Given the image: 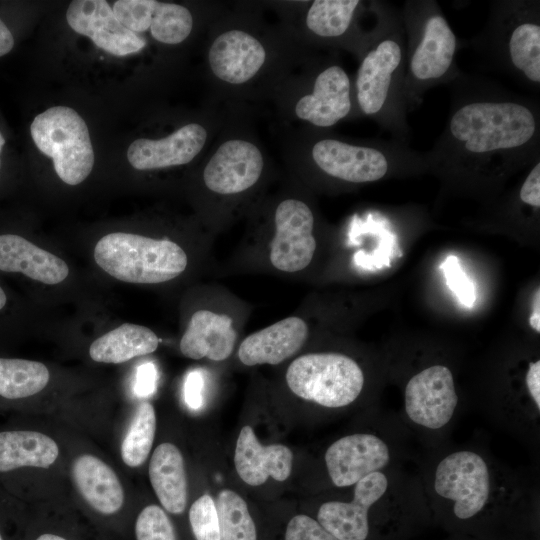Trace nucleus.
Segmentation results:
<instances>
[{
  "label": "nucleus",
  "instance_id": "f257e3e1",
  "mask_svg": "<svg viewBox=\"0 0 540 540\" xmlns=\"http://www.w3.org/2000/svg\"><path fill=\"white\" fill-rule=\"evenodd\" d=\"M539 108L494 84L461 78L455 83L445 128L425 154L464 168L539 158Z\"/></svg>",
  "mask_w": 540,
  "mask_h": 540
},
{
  "label": "nucleus",
  "instance_id": "f03ea898",
  "mask_svg": "<svg viewBox=\"0 0 540 540\" xmlns=\"http://www.w3.org/2000/svg\"><path fill=\"white\" fill-rule=\"evenodd\" d=\"M404 22L408 34L403 95L406 105H416L435 84L454 76L457 37L432 1L408 2Z\"/></svg>",
  "mask_w": 540,
  "mask_h": 540
},
{
  "label": "nucleus",
  "instance_id": "7ed1b4c3",
  "mask_svg": "<svg viewBox=\"0 0 540 540\" xmlns=\"http://www.w3.org/2000/svg\"><path fill=\"white\" fill-rule=\"evenodd\" d=\"M397 19H388L381 36L361 61L356 78L360 110L381 120L402 138L407 136L403 82L406 46Z\"/></svg>",
  "mask_w": 540,
  "mask_h": 540
},
{
  "label": "nucleus",
  "instance_id": "20e7f679",
  "mask_svg": "<svg viewBox=\"0 0 540 540\" xmlns=\"http://www.w3.org/2000/svg\"><path fill=\"white\" fill-rule=\"evenodd\" d=\"M539 2L501 1L481 36L484 54L520 82L540 85Z\"/></svg>",
  "mask_w": 540,
  "mask_h": 540
},
{
  "label": "nucleus",
  "instance_id": "39448f33",
  "mask_svg": "<svg viewBox=\"0 0 540 540\" xmlns=\"http://www.w3.org/2000/svg\"><path fill=\"white\" fill-rule=\"evenodd\" d=\"M94 259L112 277L135 284L172 280L188 262L185 251L175 242L124 232L103 236L94 248Z\"/></svg>",
  "mask_w": 540,
  "mask_h": 540
},
{
  "label": "nucleus",
  "instance_id": "423d86ee",
  "mask_svg": "<svg viewBox=\"0 0 540 540\" xmlns=\"http://www.w3.org/2000/svg\"><path fill=\"white\" fill-rule=\"evenodd\" d=\"M37 148L53 160L58 177L78 185L91 173L94 152L88 127L72 108L54 106L37 115L30 126Z\"/></svg>",
  "mask_w": 540,
  "mask_h": 540
},
{
  "label": "nucleus",
  "instance_id": "0eeeda50",
  "mask_svg": "<svg viewBox=\"0 0 540 540\" xmlns=\"http://www.w3.org/2000/svg\"><path fill=\"white\" fill-rule=\"evenodd\" d=\"M286 381L298 397L323 407L339 408L354 402L364 386L358 363L341 353H309L288 367Z\"/></svg>",
  "mask_w": 540,
  "mask_h": 540
},
{
  "label": "nucleus",
  "instance_id": "6e6552de",
  "mask_svg": "<svg viewBox=\"0 0 540 540\" xmlns=\"http://www.w3.org/2000/svg\"><path fill=\"white\" fill-rule=\"evenodd\" d=\"M433 489L438 497L452 504L458 519H471L488 506L494 494L491 469L477 452H452L437 464Z\"/></svg>",
  "mask_w": 540,
  "mask_h": 540
},
{
  "label": "nucleus",
  "instance_id": "1a4fd4ad",
  "mask_svg": "<svg viewBox=\"0 0 540 540\" xmlns=\"http://www.w3.org/2000/svg\"><path fill=\"white\" fill-rule=\"evenodd\" d=\"M402 144L382 146L353 145L337 139H323L314 144L311 155L327 175L350 183H368L383 179L394 160L412 155Z\"/></svg>",
  "mask_w": 540,
  "mask_h": 540
},
{
  "label": "nucleus",
  "instance_id": "9d476101",
  "mask_svg": "<svg viewBox=\"0 0 540 540\" xmlns=\"http://www.w3.org/2000/svg\"><path fill=\"white\" fill-rule=\"evenodd\" d=\"M458 403L453 374L444 365H433L407 382L404 408L408 419L428 430H439L454 416Z\"/></svg>",
  "mask_w": 540,
  "mask_h": 540
},
{
  "label": "nucleus",
  "instance_id": "9b49d317",
  "mask_svg": "<svg viewBox=\"0 0 540 540\" xmlns=\"http://www.w3.org/2000/svg\"><path fill=\"white\" fill-rule=\"evenodd\" d=\"M275 235L270 243V262L283 272L306 268L315 253L314 217L302 201L286 199L275 211Z\"/></svg>",
  "mask_w": 540,
  "mask_h": 540
},
{
  "label": "nucleus",
  "instance_id": "f8f14e48",
  "mask_svg": "<svg viewBox=\"0 0 540 540\" xmlns=\"http://www.w3.org/2000/svg\"><path fill=\"white\" fill-rule=\"evenodd\" d=\"M388 488L386 474L372 472L354 485L352 501L323 503L317 521L339 540H366L369 510L386 495Z\"/></svg>",
  "mask_w": 540,
  "mask_h": 540
},
{
  "label": "nucleus",
  "instance_id": "ddd939ff",
  "mask_svg": "<svg viewBox=\"0 0 540 540\" xmlns=\"http://www.w3.org/2000/svg\"><path fill=\"white\" fill-rule=\"evenodd\" d=\"M66 19L75 32L115 56L137 53L146 45L144 38L120 23L105 0H74L68 6Z\"/></svg>",
  "mask_w": 540,
  "mask_h": 540
},
{
  "label": "nucleus",
  "instance_id": "4468645a",
  "mask_svg": "<svg viewBox=\"0 0 540 540\" xmlns=\"http://www.w3.org/2000/svg\"><path fill=\"white\" fill-rule=\"evenodd\" d=\"M391 459L387 443L371 433H354L333 442L325 464L336 487L354 486L372 472L381 471Z\"/></svg>",
  "mask_w": 540,
  "mask_h": 540
},
{
  "label": "nucleus",
  "instance_id": "2eb2a0df",
  "mask_svg": "<svg viewBox=\"0 0 540 540\" xmlns=\"http://www.w3.org/2000/svg\"><path fill=\"white\" fill-rule=\"evenodd\" d=\"M263 169L260 150L245 140L224 142L207 163L203 179L211 191L228 195L253 186Z\"/></svg>",
  "mask_w": 540,
  "mask_h": 540
},
{
  "label": "nucleus",
  "instance_id": "dca6fc26",
  "mask_svg": "<svg viewBox=\"0 0 540 540\" xmlns=\"http://www.w3.org/2000/svg\"><path fill=\"white\" fill-rule=\"evenodd\" d=\"M206 130L197 123L187 124L169 136L158 139H137L128 150L127 158L137 170L178 166L192 161L202 150Z\"/></svg>",
  "mask_w": 540,
  "mask_h": 540
},
{
  "label": "nucleus",
  "instance_id": "f3484780",
  "mask_svg": "<svg viewBox=\"0 0 540 540\" xmlns=\"http://www.w3.org/2000/svg\"><path fill=\"white\" fill-rule=\"evenodd\" d=\"M350 79L337 65L320 72L311 94L299 99L295 106L298 118L318 127H330L351 111Z\"/></svg>",
  "mask_w": 540,
  "mask_h": 540
},
{
  "label": "nucleus",
  "instance_id": "a211bd4d",
  "mask_svg": "<svg viewBox=\"0 0 540 540\" xmlns=\"http://www.w3.org/2000/svg\"><path fill=\"white\" fill-rule=\"evenodd\" d=\"M293 453L285 445H262L249 425L237 438L234 464L239 477L248 485L259 486L269 477L285 481L291 474Z\"/></svg>",
  "mask_w": 540,
  "mask_h": 540
},
{
  "label": "nucleus",
  "instance_id": "6ab92c4d",
  "mask_svg": "<svg viewBox=\"0 0 540 540\" xmlns=\"http://www.w3.org/2000/svg\"><path fill=\"white\" fill-rule=\"evenodd\" d=\"M266 52L252 35L241 30H230L219 35L209 50L212 72L231 84L250 80L265 62Z\"/></svg>",
  "mask_w": 540,
  "mask_h": 540
},
{
  "label": "nucleus",
  "instance_id": "aec40b11",
  "mask_svg": "<svg viewBox=\"0 0 540 540\" xmlns=\"http://www.w3.org/2000/svg\"><path fill=\"white\" fill-rule=\"evenodd\" d=\"M308 334L303 319L288 317L246 337L239 346L238 357L247 366L277 365L297 353Z\"/></svg>",
  "mask_w": 540,
  "mask_h": 540
},
{
  "label": "nucleus",
  "instance_id": "412c9836",
  "mask_svg": "<svg viewBox=\"0 0 540 540\" xmlns=\"http://www.w3.org/2000/svg\"><path fill=\"white\" fill-rule=\"evenodd\" d=\"M0 271L21 273L48 285L62 282L69 274L64 260L12 233L0 234Z\"/></svg>",
  "mask_w": 540,
  "mask_h": 540
},
{
  "label": "nucleus",
  "instance_id": "4be33fe9",
  "mask_svg": "<svg viewBox=\"0 0 540 540\" xmlns=\"http://www.w3.org/2000/svg\"><path fill=\"white\" fill-rule=\"evenodd\" d=\"M236 339L237 334L228 315L198 310L191 316L181 338L180 351L194 360L207 357L222 361L231 355Z\"/></svg>",
  "mask_w": 540,
  "mask_h": 540
},
{
  "label": "nucleus",
  "instance_id": "5701e85b",
  "mask_svg": "<svg viewBox=\"0 0 540 540\" xmlns=\"http://www.w3.org/2000/svg\"><path fill=\"white\" fill-rule=\"evenodd\" d=\"M72 476L82 497L96 511L109 515L121 509L123 487L105 462L93 455H80L73 462Z\"/></svg>",
  "mask_w": 540,
  "mask_h": 540
},
{
  "label": "nucleus",
  "instance_id": "b1692460",
  "mask_svg": "<svg viewBox=\"0 0 540 540\" xmlns=\"http://www.w3.org/2000/svg\"><path fill=\"white\" fill-rule=\"evenodd\" d=\"M149 478L164 509L182 513L187 504V478L180 450L171 443L156 447L149 463Z\"/></svg>",
  "mask_w": 540,
  "mask_h": 540
},
{
  "label": "nucleus",
  "instance_id": "393cba45",
  "mask_svg": "<svg viewBox=\"0 0 540 540\" xmlns=\"http://www.w3.org/2000/svg\"><path fill=\"white\" fill-rule=\"evenodd\" d=\"M58 455L56 442L43 433L26 430L0 432V472L21 467L48 468Z\"/></svg>",
  "mask_w": 540,
  "mask_h": 540
},
{
  "label": "nucleus",
  "instance_id": "a878e982",
  "mask_svg": "<svg viewBox=\"0 0 540 540\" xmlns=\"http://www.w3.org/2000/svg\"><path fill=\"white\" fill-rule=\"evenodd\" d=\"M159 339L149 328L125 323L92 342L89 355L101 363L119 364L154 352Z\"/></svg>",
  "mask_w": 540,
  "mask_h": 540
},
{
  "label": "nucleus",
  "instance_id": "bb28decb",
  "mask_svg": "<svg viewBox=\"0 0 540 540\" xmlns=\"http://www.w3.org/2000/svg\"><path fill=\"white\" fill-rule=\"evenodd\" d=\"M50 378L47 367L40 362L0 357V396L22 399L42 391Z\"/></svg>",
  "mask_w": 540,
  "mask_h": 540
},
{
  "label": "nucleus",
  "instance_id": "cd10ccee",
  "mask_svg": "<svg viewBox=\"0 0 540 540\" xmlns=\"http://www.w3.org/2000/svg\"><path fill=\"white\" fill-rule=\"evenodd\" d=\"M360 4L358 0L313 1L306 16V25L320 37L342 36L350 27Z\"/></svg>",
  "mask_w": 540,
  "mask_h": 540
},
{
  "label": "nucleus",
  "instance_id": "c85d7f7f",
  "mask_svg": "<svg viewBox=\"0 0 540 540\" xmlns=\"http://www.w3.org/2000/svg\"><path fill=\"white\" fill-rule=\"evenodd\" d=\"M155 432L154 407L149 402H142L136 409L121 445V457L127 466L138 467L146 461L153 445Z\"/></svg>",
  "mask_w": 540,
  "mask_h": 540
},
{
  "label": "nucleus",
  "instance_id": "c756f323",
  "mask_svg": "<svg viewBox=\"0 0 540 540\" xmlns=\"http://www.w3.org/2000/svg\"><path fill=\"white\" fill-rule=\"evenodd\" d=\"M221 540H257L255 523L244 499L224 489L217 496Z\"/></svg>",
  "mask_w": 540,
  "mask_h": 540
},
{
  "label": "nucleus",
  "instance_id": "7c9ffc66",
  "mask_svg": "<svg viewBox=\"0 0 540 540\" xmlns=\"http://www.w3.org/2000/svg\"><path fill=\"white\" fill-rule=\"evenodd\" d=\"M192 26L193 18L186 7L157 1L150 25L154 39L165 44H178L189 36Z\"/></svg>",
  "mask_w": 540,
  "mask_h": 540
},
{
  "label": "nucleus",
  "instance_id": "2f4dec72",
  "mask_svg": "<svg viewBox=\"0 0 540 540\" xmlns=\"http://www.w3.org/2000/svg\"><path fill=\"white\" fill-rule=\"evenodd\" d=\"M189 522L196 540H221L216 503L209 494L200 496L190 507Z\"/></svg>",
  "mask_w": 540,
  "mask_h": 540
},
{
  "label": "nucleus",
  "instance_id": "473e14b6",
  "mask_svg": "<svg viewBox=\"0 0 540 540\" xmlns=\"http://www.w3.org/2000/svg\"><path fill=\"white\" fill-rule=\"evenodd\" d=\"M137 540H176L172 522L162 508L146 506L138 515L135 524Z\"/></svg>",
  "mask_w": 540,
  "mask_h": 540
},
{
  "label": "nucleus",
  "instance_id": "72a5a7b5",
  "mask_svg": "<svg viewBox=\"0 0 540 540\" xmlns=\"http://www.w3.org/2000/svg\"><path fill=\"white\" fill-rule=\"evenodd\" d=\"M155 0H118L112 10L120 23L134 33L150 29Z\"/></svg>",
  "mask_w": 540,
  "mask_h": 540
},
{
  "label": "nucleus",
  "instance_id": "f704fd0d",
  "mask_svg": "<svg viewBox=\"0 0 540 540\" xmlns=\"http://www.w3.org/2000/svg\"><path fill=\"white\" fill-rule=\"evenodd\" d=\"M440 268L444 273L447 286L459 302L465 307H473L475 302L474 286L465 271H463L459 259L455 255H450L440 265Z\"/></svg>",
  "mask_w": 540,
  "mask_h": 540
},
{
  "label": "nucleus",
  "instance_id": "c9c22d12",
  "mask_svg": "<svg viewBox=\"0 0 540 540\" xmlns=\"http://www.w3.org/2000/svg\"><path fill=\"white\" fill-rule=\"evenodd\" d=\"M284 540H339L317 520L299 514L288 522Z\"/></svg>",
  "mask_w": 540,
  "mask_h": 540
},
{
  "label": "nucleus",
  "instance_id": "e433bc0d",
  "mask_svg": "<svg viewBox=\"0 0 540 540\" xmlns=\"http://www.w3.org/2000/svg\"><path fill=\"white\" fill-rule=\"evenodd\" d=\"M158 372L152 362H145L138 366L133 391L136 396L146 398L154 394L157 388Z\"/></svg>",
  "mask_w": 540,
  "mask_h": 540
},
{
  "label": "nucleus",
  "instance_id": "4c0bfd02",
  "mask_svg": "<svg viewBox=\"0 0 540 540\" xmlns=\"http://www.w3.org/2000/svg\"><path fill=\"white\" fill-rule=\"evenodd\" d=\"M520 200L538 209L540 207V162L537 160L521 185Z\"/></svg>",
  "mask_w": 540,
  "mask_h": 540
},
{
  "label": "nucleus",
  "instance_id": "58836bf2",
  "mask_svg": "<svg viewBox=\"0 0 540 540\" xmlns=\"http://www.w3.org/2000/svg\"><path fill=\"white\" fill-rule=\"evenodd\" d=\"M204 378L199 370L190 371L184 381L183 395L187 406L198 410L203 405Z\"/></svg>",
  "mask_w": 540,
  "mask_h": 540
},
{
  "label": "nucleus",
  "instance_id": "ea45409f",
  "mask_svg": "<svg viewBox=\"0 0 540 540\" xmlns=\"http://www.w3.org/2000/svg\"><path fill=\"white\" fill-rule=\"evenodd\" d=\"M525 385L529 397L537 410L540 411V361L531 362L525 375Z\"/></svg>",
  "mask_w": 540,
  "mask_h": 540
},
{
  "label": "nucleus",
  "instance_id": "a19ab883",
  "mask_svg": "<svg viewBox=\"0 0 540 540\" xmlns=\"http://www.w3.org/2000/svg\"><path fill=\"white\" fill-rule=\"evenodd\" d=\"M13 46V35L4 22L0 19V57L9 53Z\"/></svg>",
  "mask_w": 540,
  "mask_h": 540
},
{
  "label": "nucleus",
  "instance_id": "79ce46f5",
  "mask_svg": "<svg viewBox=\"0 0 540 540\" xmlns=\"http://www.w3.org/2000/svg\"><path fill=\"white\" fill-rule=\"evenodd\" d=\"M540 294L539 289L537 290L533 302V311L529 318L530 326L536 331L540 332Z\"/></svg>",
  "mask_w": 540,
  "mask_h": 540
},
{
  "label": "nucleus",
  "instance_id": "37998d69",
  "mask_svg": "<svg viewBox=\"0 0 540 540\" xmlns=\"http://www.w3.org/2000/svg\"><path fill=\"white\" fill-rule=\"evenodd\" d=\"M8 302V297L3 287L0 285V311H2Z\"/></svg>",
  "mask_w": 540,
  "mask_h": 540
},
{
  "label": "nucleus",
  "instance_id": "c03bdc74",
  "mask_svg": "<svg viewBox=\"0 0 540 540\" xmlns=\"http://www.w3.org/2000/svg\"><path fill=\"white\" fill-rule=\"evenodd\" d=\"M36 540H66V539L55 534H43L39 536Z\"/></svg>",
  "mask_w": 540,
  "mask_h": 540
},
{
  "label": "nucleus",
  "instance_id": "a18cd8bd",
  "mask_svg": "<svg viewBox=\"0 0 540 540\" xmlns=\"http://www.w3.org/2000/svg\"><path fill=\"white\" fill-rule=\"evenodd\" d=\"M4 144H5V139L0 133V153Z\"/></svg>",
  "mask_w": 540,
  "mask_h": 540
},
{
  "label": "nucleus",
  "instance_id": "49530a36",
  "mask_svg": "<svg viewBox=\"0 0 540 540\" xmlns=\"http://www.w3.org/2000/svg\"><path fill=\"white\" fill-rule=\"evenodd\" d=\"M0 540H3L2 537H1V535H0Z\"/></svg>",
  "mask_w": 540,
  "mask_h": 540
}]
</instances>
